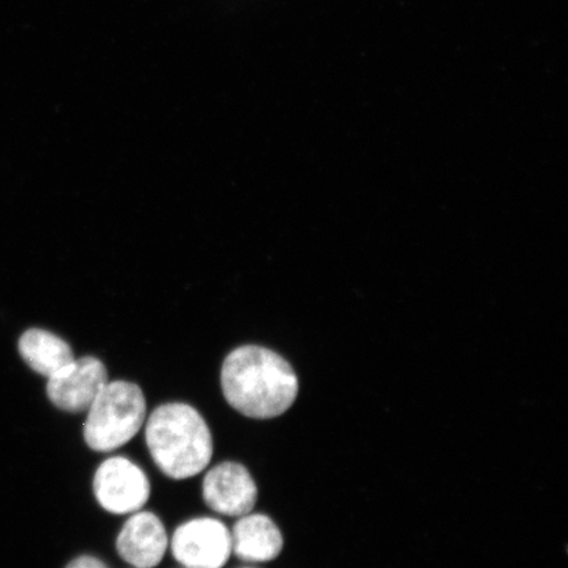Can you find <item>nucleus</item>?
<instances>
[{
	"label": "nucleus",
	"instance_id": "obj_9",
	"mask_svg": "<svg viewBox=\"0 0 568 568\" xmlns=\"http://www.w3.org/2000/svg\"><path fill=\"white\" fill-rule=\"evenodd\" d=\"M232 551L245 562H270L280 556L283 537L272 518L247 514L240 518L231 532Z\"/></svg>",
	"mask_w": 568,
	"mask_h": 568
},
{
	"label": "nucleus",
	"instance_id": "obj_6",
	"mask_svg": "<svg viewBox=\"0 0 568 568\" xmlns=\"http://www.w3.org/2000/svg\"><path fill=\"white\" fill-rule=\"evenodd\" d=\"M48 379L47 394L57 408L83 414L109 383V374L102 361L83 357L74 359Z\"/></svg>",
	"mask_w": 568,
	"mask_h": 568
},
{
	"label": "nucleus",
	"instance_id": "obj_5",
	"mask_svg": "<svg viewBox=\"0 0 568 568\" xmlns=\"http://www.w3.org/2000/svg\"><path fill=\"white\" fill-rule=\"evenodd\" d=\"M97 500L113 515L139 513L151 495L144 471L124 457H113L99 466L94 478Z\"/></svg>",
	"mask_w": 568,
	"mask_h": 568
},
{
	"label": "nucleus",
	"instance_id": "obj_3",
	"mask_svg": "<svg viewBox=\"0 0 568 568\" xmlns=\"http://www.w3.org/2000/svg\"><path fill=\"white\" fill-rule=\"evenodd\" d=\"M145 417V396L138 385L109 382L88 410L84 442L94 452L116 450L138 435Z\"/></svg>",
	"mask_w": 568,
	"mask_h": 568
},
{
	"label": "nucleus",
	"instance_id": "obj_8",
	"mask_svg": "<svg viewBox=\"0 0 568 568\" xmlns=\"http://www.w3.org/2000/svg\"><path fill=\"white\" fill-rule=\"evenodd\" d=\"M119 556L136 568H153L161 564L168 550V535L159 516L138 513L119 532Z\"/></svg>",
	"mask_w": 568,
	"mask_h": 568
},
{
	"label": "nucleus",
	"instance_id": "obj_11",
	"mask_svg": "<svg viewBox=\"0 0 568 568\" xmlns=\"http://www.w3.org/2000/svg\"><path fill=\"white\" fill-rule=\"evenodd\" d=\"M67 568H109L102 560L94 557H80L70 562Z\"/></svg>",
	"mask_w": 568,
	"mask_h": 568
},
{
	"label": "nucleus",
	"instance_id": "obj_4",
	"mask_svg": "<svg viewBox=\"0 0 568 568\" xmlns=\"http://www.w3.org/2000/svg\"><path fill=\"white\" fill-rule=\"evenodd\" d=\"M172 551L184 568H222L232 554L231 531L216 518H194L176 528Z\"/></svg>",
	"mask_w": 568,
	"mask_h": 568
},
{
	"label": "nucleus",
	"instance_id": "obj_10",
	"mask_svg": "<svg viewBox=\"0 0 568 568\" xmlns=\"http://www.w3.org/2000/svg\"><path fill=\"white\" fill-rule=\"evenodd\" d=\"M19 352L33 372L47 378H51L75 359L67 341L38 328L27 331L20 337Z\"/></svg>",
	"mask_w": 568,
	"mask_h": 568
},
{
	"label": "nucleus",
	"instance_id": "obj_12",
	"mask_svg": "<svg viewBox=\"0 0 568 568\" xmlns=\"http://www.w3.org/2000/svg\"><path fill=\"white\" fill-rule=\"evenodd\" d=\"M245 568H251V567H245Z\"/></svg>",
	"mask_w": 568,
	"mask_h": 568
},
{
	"label": "nucleus",
	"instance_id": "obj_1",
	"mask_svg": "<svg viewBox=\"0 0 568 568\" xmlns=\"http://www.w3.org/2000/svg\"><path fill=\"white\" fill-rule=\"evenodd\" d=\"M222 387L231 407L260 420L283 415L300 393L293 366L278 353L255 345L240 346L229 354Z\"/></svg>",
	"mask_w": 568,
	"mask_h": 568
},
{
	"label": "nucleus",
	"instance_id": "obj_2",
	"mask_svg": "<svg viewBox=\"0 0 568 568\" xmlns=\"http://www.w3.org/2000/svg\"><path fill=\"white\" fill-rule=\"evenodd\" d=\"M145 438L154 464L172 479L195 477L212 458L209 425L189 404L169 403L155 408L146 423Z\"/></svg>",
	"mask_w": 568,
	"mask_h": 568
},
{
	"label": "nucleus",
	"instance_id": "obj_7",
	"mask_svg": "<svg viewBox=\"0 0 568 568\" xmlns=\"http://www.w3.org/2000/svg\"><path fill=\"white\" fill-rule=\"evenodd\" d=\"M203 497L216 514L243 517L252 513L257 503L258 489L246 467L224 462L205 475Z\"/></svg>",
	"mask_w": 568,
	"mask_h": 568
}]
</instances>
